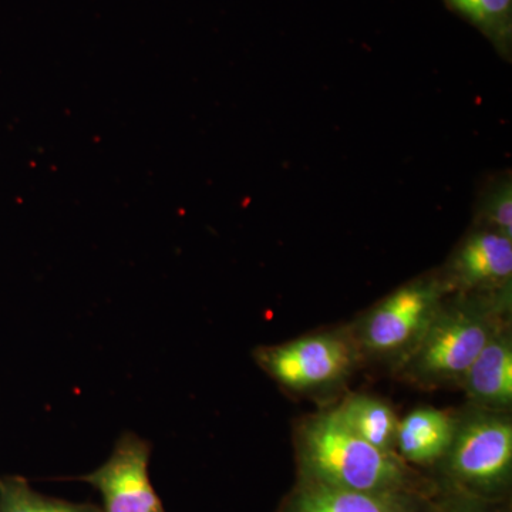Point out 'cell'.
Here are the masks:
<instances>
[{"label": "cell", "instance_id": "obj_13", "mask_svg": "<svg viewBox=\"0 0 512 512\" xmlns=\"http://www.w3.org/2000/svg\"><path fill=\"white\" fill-rule=\"evenodd\" d=\"M0 512H103L92 504L69 503L36 493L20 477L0 478Z\"/></svg>", "mask_w": 512, "mask_h": 512}, {"label": "cell", "instance_id": "obj_2", "mask_svg": "<svg viewBox=\"0 0 512 512\" xmlns=\"http://www.w3.org/2000/svg\"><path fill=\"white\" fill-rule=\"evenodd\" d=\"M510 295L460 293L446 299L416 348L396 366L397 375L423 389L461 386L488 339L510 319Z\"/></svg>", "mask_w": 512, "mask_h": 512}, {"label": "cell", "instance_id": "obj_14", "mask_svg": "<svg viewBox=\"0 0 512 512\" xmlns=\"http://www.w3.org/2000/svg\"><path fill=\"white\" fill-rule=\"evenodd\" d=\"M497 503L498 501L447 490L443 497H436V494L430 497L424 512H507L498 507Z\"/></svg>", "mask_w": 512, "mask_h": 512}, {"label": "cell", "instance_id": "obj_11", "mask_svg": "<svg viewBox=\"0 0 512 512\" xmlns=\"http://www.w3.org/2000/svg\"><path fill=\"white\" fill-rule=\"evenodd\" d=\"M333 412L359 439L380 450L396 453L399 419L390 404L369 394H352Z\"/></svg>", "mask_w": 512, "mask_h": 512}, {"label": "cell", "instance_id": "obj_3", "mask_svg": "<svg viewBox=\"0 0 512 512\" xmlns=\"http://www.w3.org/2000/svg\"><path fill=\"white\" fill-rule=\"evenodd\" d=\"M441 464L447 490L500 501L512 478L511 417L471 407L457 417L456 433Z\"/></svg>", "mask_w": 512, "mask_h": 512}, {"label": "cell", "instance_id": "obj_5", "mask_svg": "<svg viewBox=\"0 0 512 512\" xmlns=\"http://www.w3.org/2000/svg\"><path fill=\"white\" fill-rule=\"evenodd\" d=\"M254 356L266 375L299 393L338 386L362 359L352 330L313 333L282 345L262 346Z\"/></svg>", "mask_w": 512, "mask_h": 512}, {"label": "cell", "instance_id": "obj_4", "mask_svg": "<svg viewBox=\"0 0 512 512\" xmlns=\"http://www.w3.org/2000/svg\"><path fill=\"white\" fill-rule=\"evenodd\" d=\"M450 292L446 281L419 279L377 303L352 329L362 357L399 365L423 338Z\"/></svg>", "mask_w": 512, "mask_h": 512}, {"label": "cell", "instance_id": "obj_1", "mask_svg": "<svg viewBox=\"0 0 512 512\" xmlns=\"http://www.w3.org/2000/svg\"><path fill=\"white\" fill-rule=\"evenodd\" d=\"M295 443L301 480L363 493H437L397 453L359 439L333 410L303 420Z\"/></svg>", "mask_w": 512, "mask_h": 512}, {"label": "cell", "instance_id": "obj_6", "mask_svg": "<svg viewBox=\"0 0 512 512\" xmlns=\"http://www.w3.org/2000/svg\"><path fill=\"white\" fill-rule=\"evenodd\" d=\"M151 446L137 434L124 433L109 460L82 477L103 498V512H164L148 476Z\"/></svg>", "mask_w": 512, "mask_h": 512}, {"label": "cell", "instance_id": "obj_10", "mask_svg": "<svg viewBox=\"0 0 512 512\" xmlns=\"http://www.w3.org/2000/svg\"><path fill=\"white\" fill-rule=\"evenodd\" d=\"M457 416L436 407H419L399 420L396 437L397 456L409 466H434L446 456Z\"/></svg>", "mask_w": 512, "mask_h": 512}, {"label": "cell", "instance_id": "obj_8", "mask_svg": "<svg viewBox=\"0 0 512 512\" xmlns=\"http://www.w3.org/2000/svg\"><path fill=\"white\" fill-rule=\"evenodd\" d=\"M429 498L416 494L343 490L299 478L298 485L278 512H424Z\"/></svg>", "mask_w": 512, "mask_h": 512}, {"label": "cell", "instance_id": "obj_9", "mask_svg": "<svg viewBox=\"0 0 512 512\" xmlns=\"http://www.w3.org/2000/svg\"><path fill=\"white\" fill-rule=\"evenodd\" d=\"M474 406L507 412L512 404V336L505 320L468 367L461 386Z\"/></svg>", "mask_w": 512, "mask_h": 512}, {"label": "cell", "instance_id": "obj_15", "mask_svg": "<svg viewBox=\"0 0 512 512\" xmlns=\"http://www.w3.org/2000/svg\"><path fill=\"white\" fill-rule=\"evenodd\" d=\"M488 224L494 231L512 238V197L510 184L495 192L485 211Z\"/></svg>", "mask_w": 512, "mask_h": 512}, {"label": "cell", "instance_id": "obj_12", "mask_svg": "<svg viewBox=\"0 0 512 512\" xmlns=\"http://www.w3.org/2000/svg\"><path fill=\"white\" fill-rule=\"evenodd\" d=\"M444 3L480 30L500 52L510 53L512 0H444Z\"/></svg>", "mask_w": 512, "mask_h": 512}, {"label": "cell", "instance_id": "obj_7", "mask_svg": "<svg viewBox=\"0 0 512 512\" xmlns=\"http://www.w3.org/2000/svg\"><path fill=\"white\" fill-rule=\"evenodd\" d=\"M447 285L477 295L510 293L512 239L491 228L474 232L458 249Z\"/></svg>", "mask_w": 512, "mask_h": 512}]
</instances>
